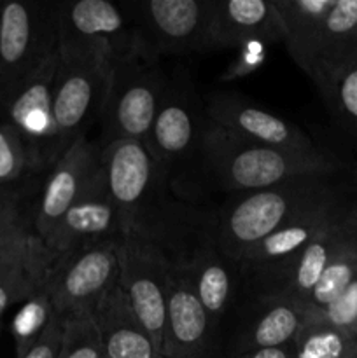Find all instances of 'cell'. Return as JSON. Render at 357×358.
<instances>
[{"label": "cell", "instance_id": "obj_1", "mask_svg": "<svg viewBox=\"0 0 357 358\" xmlns=\"http://www.w3.org/2000/svg\"><path fill=\"white\" fill-rule=\"evenodd\" d=\"M202 163L223 191L252 192L275 187L300 178L324 177L332 164L318 150L275 149L245 142L217 124L205 121L202 138Z\"/></svg>", "mask_w": 357, "mask_h": 358}, {"label": "cell", "instance_id": "obj_2", "mask_svg": "<svg viewBox=\"0 0 357 358\" xmlns=\"http://www.w3.org/2000/svg\"><path fill=\"white\" fill-rule=\"evenodd\" d=\"M329 203H332V196L322 177L300 178L237 194L217 212L209 229L224 257L237 266L254 245L273 231Z\"/></svg>", "mask_w": 357, "mask_h": 358}, {"label": "cell", "instance_id": "obj_3", "mask_svg": "<svg viewBox=\"0 0 357 358\" xmlns=\"http://www.w3.org/2000/svg\"><path fill=\"white\" fill-rule=\"evenodd\" d=\"M167 79L158 59L140 51L111 62L107 93L100 112V145L118 140L144 142L158 114Z\"/></svg>", "mask_w": 357, "mask_h": 358}, {"label": "cell", "instance_id": "obj_4", "mask_svg": "<svg viewBox=\"0 0 357 358\" xmlns=\"http://www.w3.org/2000/svg\"><path fill=\"white\" fill-rule=\"evenodd\" d=\"M58 51L55 3L9 0L0 14V107Z\"/></svg>", "mask_w": 357, "mask_h": 358}, {"label": "cell", "instance_id": "obj_5", "mask_svg": "<svg viewBox=\"0 0 357 358\" xmlns=\"http://www.w3.org/2000/svg\"><path fill=\"white\" fill-rule=\"evenodd\" d=\"M62 56H105L111 62L139 51L136 27L128 3L74 0L55 3Z\"/></svg>", "mask_w": 357, "mask_h": 358}, {"label": "cell", "instance_id": "obj_6", "mask_svg": "<svg viewBox=\"0 0 357 358\" xmlns=\"http://www.w3.org/2000/svg\"><path fill=\"white\" fill-rule=\"evenodd\" d=\"M108 72L111 59L105 56L59 55L52 94V166L100 119Z\"/></svg>", "mask_w": 357, "mask_h": 358}, {"label": "cell", "instance_id": "obj_7", "mask_svg": "<svg viewBox=\"0 0 357 358\" xmlns=\"http://www.w3.org/2000/svg\"><path fill=\"white\" fill-rule=\"evenodd\" d=\"M139 51L160 62L164 56L214 51L210 37L212 0L130 2Z\"/></svg>", "mask_w": 357, "mask_h": 358}, {"label": "cell", "instance_id": "obj_8", "mask_svg": "<svg viewBox=\"0 0 357 358\" xmlns=\"http://www.w3.org/2000/svg\"><path fill=\"white\" fill-rule=\"evenodd\" d=\"M115 252L118 283L160 350L164 331L168 282L174 266L170 252L160 241L142 233H126L115 245Z\"/></svg>", "mask_w": 357, "mask_h": 358}, {"label": "cell", "instance_id": "obj_9", "mask_svg": "<svg viewBox=\"0 0 357 358\" xmlns=\"http://www.w3.org/2000/svg\"><path fill=\"white\" fill-rule=\"evenodd\" d=\"M126 234L121 215L108 194L104 168L79 199L56 222L41 243L48 278L70 257L98 243L121 240Z\"/></svg>", "mask_w": 357, "mask_h": 358}, {"label": "cell", "instance_id": "obj_10", "mask_svg": "<svg viewBox=\"0 0 357 358\" xmlns=\"http://www.w3.org/2000/svg\"><path fill=\"white\" fill-rule=\"evenodd\" d=\"M102 168L108 194L121 215L126 233L149 236V206L161 177L140 140H118L102 147Z\"/></svg>", "mask_w": 357, "mask_h": 358}, {"label": "cell", "instance_id": "obj_11", "mask_svg": "<svg viewBox=\"0 0 357 358\" xmlns=\"http://www.w3.org/2000/svg\"><path fill=\"white\" fill-rule=\"evenodd\" d=\"M205 121V110H200L191 87L181 83L167 84L156 117L144 140L161 180H167L170 171L184 161L196 154L202 156Z\"/></svg>", "mask_w": 357, "mask_h": 358}, {"label": "cell", "instance_id": "obj_12", "mask_svg": "<svg viewBox=\"0 0 357 358\" xmlns=\"http://www.w3.org/2000/svg\"><path fill=\"white\" fill-rule=\"evenodd\" d=\"M338 219L332 203L310 210L254 245L241 257L237 269L252 283L262 299L296 261L303 248Z\"/></svg>", "mask_w": 357, "mask_h": 358}, {"label": "cell", "instance_id": "obj_13", "mask_svg": "<svg viewBox=\"0 0 357 358\" xmlns=\"http://www.w3.org/2000/svg\"><path fill=\"white\" fill-rule=\"evenodd\" d=\"M59 66V49L13 94L6 108L7 121L20 131L31 170L49 171L52 166V94Z\"/></svg>", "mask_w": 357, "mask_h": 358}, {"label": "cell", "instance_id": "obj_14", "mask_svg": "<svg viewBox=\"0 0 357 358\" xmlns=\"http://www.w3.org/2000/svg\"><path fill=\"white\" fill-rule=\"evenodd\" d=\"M118 241H104L79 252L49 275L46 289L56 317L91 311L97 301L118 282Z\"/></svg>", "mask_w": 357, "mask_h": 358}, {"label": "cell", "instance_id": "obj_15", "mask_svg": "<svg viewBox=\"0 0 357 358\" xmlns=\"http://www.w3.org/2000/svg\"><path fill=\"white\" fill-rule=\"evenodd\" d=\"M102 170V145L88 136L77 140L48 171L35 206L31 229L44 241L63 213L83 196Z\"/></svg>", "mask_w": 357, "mask_h": 358}, {"label": "cell", "instance_id": "obj_16", "mask_svg": "<svg viewBox=\"0 0 357 358\" xmlns=\"http://www.w3.org/2000/svg\"><path fill=\"white\" fill-rule=\"evenodd\" d=\"M205 115L210 122L245 142L301 152L317 150L294 122L251 103L240 94L216 91L206 98Z\"/></svg>", "mask_w": 357, "mask_h": 358}, {"label": "cell", "instance_id": "obj_17", "mask_svg": "<svg viewBox=\"0 0 357 358\" xmlns=\"http://www.w3.org/2000/svg\"><path fill=\"white\" fill-rule=\"evenodd\" d=\"M212 325V318L196 297L191 283L174 262L168 282L161 357L202 358Z\"/></svg>", "mask_w": 357, "mask_h": 358}, {"label": "cell", "instance_id": "obj_18", "mask_svg": "<svg viewBox=\"0 0 357 358\" xmlns=\"http://www.w3.org/2000/svg\"><path fill=\"white\" fill-rule=\"evenodd\" d=\"M210 37L216 51L252 42H284V30L275 3L270 0H212Z\"/></svg>", "mask_w": 357, "mask_h": 358}, {"label": "cell", "instance_id": "obj_19", "mask_svg": "<svg viewBox=\"0 0 357 358\" xmlns=\"http://www.w3.org/2000/svg\"><path fill=\"white\" fill-rule=\"evenodd\" d=\"M105 358H163L118 282L91 310Z\"/></svg>", "mask_w": 357, "mask_h": 358}, {"label": "cell", "instance_id": "obj_20", "mask_svg": "<svg viewBox=\"0 0 357 358\" xmlns=\"http://www.w3.org/2000/svg\"><path fill=\"white\" fill-rule=\"evenodd\" d=\"M172 261L184 273L200 303L203 304L214 324H217L226 313L233 297V269H237V266L224 257L210 229L203 231L202 240L188 257L182 261Z\"/></svg>", "mask_w": 357, "mask_h": 358}, {"label": "cell", "instance_id": "obj_21", "mask_svg": "<svg viewBox=\"0 0 357 358\" xmlns=\"http://www.w3.org/2000/svg\"><path fill=\"white\" fill-rule=\"evenodd\" d=\"M346 240L349 234L343 227L342 219H338L303 248L262 301L284 299L301 306Z\"/></svg>", "mask_w": 357, "mask_h": 358}, {"label": "cell", "instance_id": "obj_22", "mask_svg": "<svg viewBox=\"0 0 357 358\" xmlns=\"http://www.w3.org/2000/svg\"><path fill=\"white\" fill-rule=\"evenodd\" d=\"M262 303L266 304V310L241 338V353L293 345L307 322V311L300 304L284 299Z\"/></svg>", "mask_w": 357, "mask_h": 358}, {"label": "cell", "instance_id": "obj_23", "mask_svg": "<svg viewBox=\"0 0 357 358\" xmlns=\"http://www.w3.org/2000/svg\"><path fill=\"white\" fill-rule=\"evenodd\" d=\"M284 30V44L296 65L335 0H273Z\"/></svg>", "mask_w": 357, "mask_h": 358}, {"label": "cell", "instance_id": "obj_24", "mask_svg": "<svg viewBox=\"0 0 357 358\" xmlns=\"http://www.w3.org/2000/svg\"><path fill=\"white\" fill-rule=\"evenodd\" d=\"M48 282V268L41 243L28 255L0 271V322L13 304L24 303Z\"/></svg>", "mask_w": 357, "mask_h": 358}, {"label": "cell", "instance_id": "obj_25", "mask_svg": "<svg viewBox=\"0 0 357 358\" xmlns=\"http://www.w3.org/2000/svg\"><path fill=\"white\" fill-rule=\"evenodd\" d=\"M349 234V233H346ZM357 278V245L352 238L343 243L338 254L335 255L326 271L318 278L317 285L310 292L301 308L307 315L321 313L326 308L331 306L346 289L350 283Z\"/></svg>", "mask_w": 357, "mask_h": 358}, {"label": "cell", "instance_id": "obj_26", "mask_svg": "<svg viewBox=\"0 0 357 358\" xmlns=\"http://www.w3.org/2000/svg\"><path fill=\"white\" fill-rule=\"evenodd\" d=\"M294 358H357V339L335 327L307 320L294 339Z\"/></svg>", "mask_w": 357, "mask_h": 358}, {"label": "cell", "instance_id": "obj_27", "mask_svg": "<svg viewBox=\"0 0 357 358\" xmlns=\"http://www.w3.org/2000/svg\"><path fill=\"white\" fill-rule=\"evenodd\" d=\"M56 318L51 297H49L46 285L37 294L24 301L18 313L14 315L10 324V334L14 339L16 358L28 352L38 339L42 338L52 320Z\"/></svg>", "mask_w": 357, "mask_h": 358}, {"label": "cell", "instance_id": "obj_28", "mask_svg": "<svg viewBox=\"0 0 357 358\" xmlns=\"http://www.w3.org/2000/svg\"><path fill=\"white\" fill-rule=\"evenodd\" d=\"M38 243L16 199L10 198L0 208V271L30 254Z\"/></svg>", "mask_w": 357, "mask_h": 358}, {"label": "cell", "instance_id": "obj_29", "mask_svg": "<svg viewBox=\"0 0 357 358\" xmlns=\"http://www.w3.org/2000/svg\"><path fill=\"white\" fill-rule=\"evenodd\" d=\"M317 87L346 124L357 129V51L329 72Z\"/></svg>", "mask_w": 357, "mask_h": 358}, {"label": "cell", "instance_id": "obj_30", "mask_svg": "<svg viewBox=\"0 0 357 358\" xmlns=\"http://www.w3.org/2000/svg\"><path fill=\"white\" fill-rule=\"evenodd\" d=\"M59 358H105L91 311H76L62 317Z\"/></svg>", "mask_w": 357, "mask_h": 358}, {"label": "cell", "instance_id": "obj_31", "mask_svg": "<svg viewBox=\"0 0 357 358\" xmlns=\"http://www.w3.org/2000/svg\"><path fill=\"white\" fill-rule=\"evenodd\" d=\"M30 170V156L20 131L9 121L0 122V187L20 180Z\"/></svg>", "mask_w": 357, "mask_h": 358}, {"label": "cell", "instance_id": "obj_32", "mask_svg": "<svg viewBox=\"0 0 357 358\" xmlns=\"http://www.w3.org/2000/svg\"><path fill=\"white\" fill-rule=\"evenodd\" d=\"M307 320L335 327L357 339V278L331 306L321 313L307 315Z\"/></svg>", "mask_w": 357, "mask_h": 358}, {"label": "cell", "instance_id": "obj_33", "mask_svg": "<svg viewBox=\"0 0 357 358\" xmlns=\"http://www.w3.org/2000/svg\"><path fill=\"white\" fill-rule=\"evenodd\" d=\"M238 49H240V52H238L237 59L227 66L226 73L223 76L224 80H233L238 79V77L248 76L265 63L266 45L252 42V44H245Z\"/></svg>", "mask_w": 357, "mask_h": 358}, {"label": "cell", "instance_id": "obj_34", "mask_svg": "<svg viewBox=\"0 0 357 358\" xmlns=\"http://www.w3.org/2000/svg\"><path fill=\"white\" fill-rule=\"evenodd\" d=\"M62 352V318L56 317L42 338L20 358H59Z\"/></svg>", "mask_w": 357, "mask_h": 358}, {"label": "cell", "instance_id": "obj_35", "mask_svg": "<svg viewBox=\"0 0 357 358\" xmlns=\"http://www.w3.org/2000/svg\"><path fill=\"white\" fill-rule=\"evenodd\" d=\"M237 358H294V343L293 345L279 346V348L252 350V352L240 353Z\"/></svg>", "mask_w": 357, "mask_h": 358}, {"label": "cell", "instance_id": "obj_36", "mask_svg": "<svg viewBox=\"0 0 357 358\" xmlns=\"http://www.w3.org/2000/svg\"><path fill=\"white\" fill-rule=\"evenodd\" d=\"M343 227H345V231L349 233V236L352 238L354 243L357 245V212L354 213V215H350L349 219L342 220Z\"/></svg>", "mask_w": 357, "mask_h": 358}, {"label": "cell", "instance_id": "obj_37", "mask_svg": "<svg viewBox=\"0 0 357 358\" xmlns=\"http://www.w3.org/2000/svg\"><path fill=\"white\" fill-rule=\"evenodd\" d=\"M10 198H13V196H10V194H6V192H0V208H2V206L6 205V203L9 201Z\"/></svg>", "mask_w": 357, "mask_h": 358}, {"label": "cell", "instance_id": "obj_38", "mask_svg": "<svg viewBox=\"0 0 357 358\" xmlns=\"http://www.w3.org/2000/svg\"><path fill=\"white\" fill-rule=\"evenodd\" d=\"M2 6H4V0H0V14H2Z\"/></svg>", "mask_w": 357, "mask_h": 358}, {"label": "cell", "instance_id": "obj_39", "mask_svg": "<svg viewBox=\"0 0 357 358\" xmlns=\"http://www.w3.org/2000/svg\"><path fill=\"white\" fill-rule=\"evenodd\" d=\"M0 331H2V322H0Z\"/></svg>", "mask_w": 357, "mask_h": 358}]
</instances>
